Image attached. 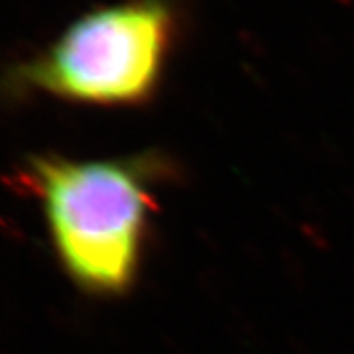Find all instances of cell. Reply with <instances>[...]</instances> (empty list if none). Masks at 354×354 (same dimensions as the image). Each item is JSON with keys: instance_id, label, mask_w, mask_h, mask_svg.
Wrapping results in <instances>:
<instances>
[{"instance_id": "6da1fadb", "label": "cell", "mask_w": 354, "mask_h": 354, "mask_svg": "<svg viewBox=\"0 0 354 354\" xmlns=\"http://www.w3.org/2000/svg\"><path fill=\"white\" fill-rule=\"evenodd\" d=\"M167 162L144 152L113 160L30 156L18 181L38 197L65 276L85 293L114 297L138 276L156 211L153 185Z\"/></svg>"}, {"instance_id": "7a4b0ae2", "label": "cell", "mask_w": 354, "mask_h": 354, "mask_svg": "<svg viewBox=\"0 0 354 354\" xmlns=\"http://www.w3.org/2000/svg\"><path fill=\"white\" fill-rule=\"evenodd\" d=\"M177 34L171 0H118L91 8L8 73L14 95H46L91 106L152 99Z\"/></svg>"}]
</instances>
